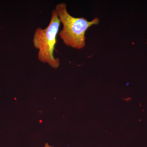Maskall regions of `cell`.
Instances as JSON below:
<instances>
[{"label":"cell","instance_id":"1","mask_svg":"<svg viewBox=\"0 0 147 147\" xmlns=\"http://www.w3.org/2000/svg\"><path fill=\"white\" fill-rule=\"evenodd\" d=\"M55 9L63 26L59 35L64 44L75 49H83L86 46V32L92 26L98 25L99 19L96 18L88 21L84 17H73L68 13L65 3L58 4Z\"/></svg>","mask_w":147,"mask_h":147},{"label":"cell","instance_id":"2","mask_svg":"<svg viewBox=\"0 0 147 147\" xmlns=\"http://www.w3.org/2000/svg\"><path fill=\"white\" fill-rule=\"evenodd\" d=\"M60 24L57 12L53 9L49 25L45 29L37 28L33 38L34 46L38 50V60L42 63L47 64L54 69L59 68L60 64L59 59L54 56Z\"/></svg>","mask_w":147,"mask_h":147},{"label":"cell","instance_id":"3","mask_svg":"<svg viewBox=\"0 0 147 147\" xmlns=\"http://www.w3.org/2000/svg\"><path fill=\"white\" fill-rule=\"evenodd\" d=\"M45 147H54L53 146H49L48 144H46L45 145Z\"/></svg>","mask_w":147,"mask_h":147}]
</instances>
